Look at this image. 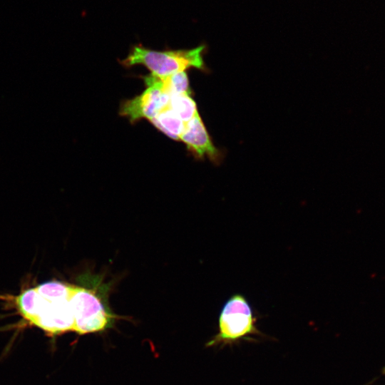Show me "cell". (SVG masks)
I'll return each mask as SVG.
<instances>
[{"label":"cell","instance_id":"6da1fadb","mask_svg":"<svg viewBox=\"0 0 385 385\" xmlns=\"http://www.w3.org/2000/svg\"><path fill=\"white\" fill-rule=\"evenodd\" d=\"M205 48L202 45L191 49L155 51L138 44L132 46L128 56L120 63L125 67L144 66L150 74L160 78L190 68L205 71Z\"/></svg>","mask_w":385,"mask_h":385},{"label":"cell","instance_id":"7a4b0ae2","mask_svg":"<svg viewBox=\"0 0 385 385\" xmlns=\"http://www.w3.org/2000/svg\"><path fill=\"white\" fill-rule=\"evenodd\" d=\"M247 299L241 294H232L224 304L218 319V332L207 346L233 345L252 335L262 334Z\"/></svg>","mask_w":385,"mask_h":385},{"label":"cell","instance_id":"3957f363","mask_svg":"<svg viewBox=\"0 0 385 385\" xmlns=\"http://www.w3.org/2000/svg\"><path fill=\"white\" fill-rule=\"evenodd\" d=\"M70 303L74 318L73 331L78 334L101 332L112 327L114 316L91 290L73 285Z\"/></svg>","mask_w":385,"mask_h":385},{"label":"cell","instance_id":"277c9868","mask_svg":"<svg viewBox=\"0 0 385 385\" xmlns=\"http://www.w3.org/2000/svg\"><path fill=\"white\" fill-rule=\"evenodd\" d=\"M142 78L146 86L145 90L123 101L119 110V114L128 118L132 123L143 118L151 120L168 106L170 101V95L163 90L159 77L149 74Z\"/></svg>","mask_w":385,"mask_h":385},{"label":"cell","instance_id":"5b68a950","mask_svg":"<svg viewBox=\"0 0 385 385\" xmlns=\"http://www.w3.org/2000/svg\"><path fill=\"white\" fill-rule=\"evenodd\" d=\"M70 297L53 299L42 297L38 313L31 324L51 335L73 331L74 318Z\"/></svg>","mask_w":385,"mask_h":385},{"label":"cell","instance_id":"8992f818","mask_svg":"<svg viewBox=\"0 0 385 385\" xmlns=\"http://www.w3.org/2000/svg\"><path fill=\"white\" fill-rule=\"evenodd\" d=\"M180 140L196 158H208L215 163H220L222 158V152L213 144L199 113L186 123Z\"/></svg>","mask_w":385,"mask_h":385},{"label":"cell","instance_id":"52a82bcc","mask_svg":"<svg viewBox=\"0 0 385 385\" xmlns=\"http://www.w3.org/2000/svg\"><path fill=\"white\" fill-rule=\"evenodd\" d=\"M157 129L175 140L180 138L185 128L184 123L168 106L149 120Z\"/></svg>","mask_w":385,"mask_h":385},{"label":"cell","instance_id":"ba28073f","mask_svg":"<svg viewBox=\"0 0 385 385\" xmlns=\"http://www.w3.org/2000/svg\"><path fill=\"white\" fill-rule=\"evenodd\" d=\"M41 300L42 297L35 287L24 290L16 297L18 310L31 324L36 316Z\"/></svg>","mask_w":385,"mask_h":385},{"label":"cell","instance_id":"9c48e42d","mask_svg":"<svg viewBox=\"0 0 385 385\" xmlns=\"http://www.w3.org/2000/svg\"><path fill=\"white\" fill-rule=\"evenodd\" d=\"M168 107L185 123L199 113L192 94L170 96Z\"/></svg>","mask_w":385,"mask_h":385},{"label":"cell","instance_id":"30bf717a","mask_svg":"<svg viewBox=\"0 0 385 385\" xmlns=\"http://www.w3.org/2000/svg\"><path fill=\"white\" fill-rule=\"evenodd\" d=\"M160 78L163 90L170 96L178 94H191L189 79L185 71L178 72Z\"/></svg>","mask_w":385,"mask_h":385},{"label":"cell","instance_id":"8fae6325","mask_svg":"<svg viewBox=\"0 0 385 385\" xmlns=\"http://www.w3.org/2000/svg\"><path fill=\"white\" fill-rule=\"evenodd\" d=\"M376 380V378H374V379H373L371 381H369V383H367V384H365V385L372 384Z\"/></svg>","mask_w":385,"mask_h":385},{"label":"cell","instance_id":"7c38bea8","mask_svg":"<svg viewBox=\"0 0 385 385\" xmlns=\"http://www.w3.org/2000/svg\"><path fill=\"white\" fill-rule=\"evenodd\" d=\"M381 374L385 376V366L381 369Z\"/></svg>","mask_w":385,"mask_h":385}]
</instances>
